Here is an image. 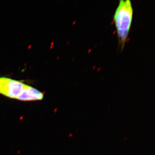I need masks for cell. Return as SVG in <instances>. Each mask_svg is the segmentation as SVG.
I'll use <instances>...</instances> for the list:
<instances>
[{"label":"cell","instance_id":"obj_1","mask_svg":"<svg viewBox=\"0 0 155 155\" xmlns=\"http://www.w3.org/2000/svg\"><path fill=\"white\" fill-rule=\"evenodd\" d=\"M134 9L131 0H119L114 16V21L117 35L118 45L124 49L133 22Z\"/></svg>","mask_w":155,"mask_h":155},{"label":"cell","instance_id":"obj_2","mask_svg":"<svg viewBox=\"0 0 155 155\" xmlns=\"http://www.w3.org/2000/svg\"><path fill=\"white\" fill-rule=\"evenodd\" d=\"M25 86L21 81L0 78V94L10 98L16 99Z\"/></svg>","mask_w":155,"mask_h":155},{"label":"cell","instance_id":"obj_3","mask_svg":"<svg viewBox=\"0 0 155 155\" xmlns=\"http://www.w3.org/2000/svg\"><path fill=\"white\" fill-rule=\"evenodd\" d=\"M43 97L44 95L41 92L31 86L26 85L16 99L22 101H31L42 100Z\"/></svg>","mask_w":155,"mask_h":155}]
</instances>
